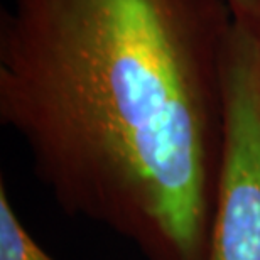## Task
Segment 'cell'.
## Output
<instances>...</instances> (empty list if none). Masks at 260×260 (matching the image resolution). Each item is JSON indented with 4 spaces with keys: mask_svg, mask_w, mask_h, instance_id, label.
<instances>
[{
    "mask_svg": "<svg viewBox=\"0 0 260 260\" xmlns=\"http://www.w3.org/2000/svg\"><path fill=\"white\" fill-rule=\"evenodd\" d=\"M226 0H10L0 123L59 210L145 260H205L225 139Z\"/></svg>",
    "mask_w": 260,
    "mask_h": 260,
    "instance_id": "1",
    "label": "cell"
},
{
    "mask_svg": "<svg viewBox=\"0 0 260 260\" xmlns=\"http://www.w3.org/2000/svg\"><path fill=\"white\" fill-rule=\"evenodd\" d=\"M225 139L205 260H260V32L233 22L223 61Z\"/></svg>",
    "mask_w": 260,
    "mask_h": 260,
    "instance_id": "2",
    "label": "cell"
},
{
    "mask_svg": "<svg viewBox=\"0 0 260 260\" xmlns=\"http://www.w3.org/2000/svg\"><path fill=\"white\" fill-rule=\"evenodd\" d=\"M0 260H56L19 220L4 179L0 181Z\"/></svg>",
    "mask_w": 260,
    "mask_h": 260,
    "instance_id": "3",
    "label": "cell"
},
{
    "mask_svg": "<svg viewBox=\"0 0 260 260\" xmlns=\"http://www.w3.org/2000/svg\"><path fill=\"white\" fill-rule=\"evenodd\" d=\"M233 20L260 32V0H226Z\"/></svg>",
    "mask_w": 260,
    "mask_h": 260,
    "instance_id": "4",
    "label": "cell"
}]
</instances>
